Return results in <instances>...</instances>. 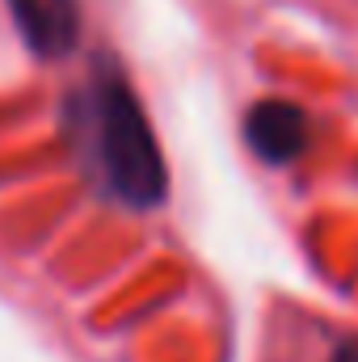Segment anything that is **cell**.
I'll list each match as a JSON object with an SVG mask.
<instances>
[{
  "mask_svg": "<svg viewBox=\"0 0 358 362\" xmlns=\"http://www.w3.org/2000/svg\"><path fill=\"white\" fill-rule=\"evenodd\" d=\"M89 148L101 189L135 211H152L169 194L165 152L156 131L118 68H101L89 89Z\"/></svg>",
  "mask_w": 358,
  "mask_h": 362,
  "instance_id": "cell-1",
  "label": "cell"
},
{
  "mask_svg": "<svg viewBox=\"0 0 358 362\" xmlns=\"http://www.w3.org/2000/svg\"><path fill=\"white\" fill-rule=\"evenodd\" d=\"M245 139H249V148L274 165V169H282V165H295L304 152H308V144H312V122H308V114L295 105V101H287V97H266V101H258L253 110H249V118H245Z\"/></svg>",
  "mask_w": 358,
  "mask_h": 362,
  "instance_id": "cell-2",
  "label": "cell"
},
{
  "mask_svg": "<svg viewBox=\"0 0 358 362\" xmlns=\"http://www.w3.org/2000/svg\"><path fill=\"white\" fill-rule=\"evenodd\" d=\"M8 13L38 59H68L81 47V0H8Z\"/></svg>",
  "mask_w": 358,
  "mask_h": 362,
  "instance_id": "cell-3",
  "label": "cell"
},
{
  "mask_svg": "<svg viewBox=\"0 0 358 362\" xmlns=\"http://www.w3.org/2000/svg\"><path fill=\"white\" fill-rule=\"evenodd\" d=\"M329 362H358V333L342 337V341H337V350L329 354Z\"/></svg>",
  "mask_w": 358,
  "mask_h": 362,
  "instance_id": "cell-4",
  "label": "cell"
}]
</instances>
